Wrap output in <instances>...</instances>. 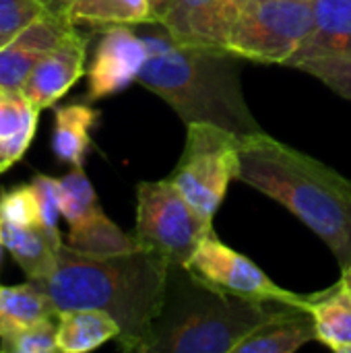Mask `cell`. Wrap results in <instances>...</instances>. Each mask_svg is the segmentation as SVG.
<instances>
[{
    "label": "cell",
    "mask_w": 351,
    "mask_h": 353,
    "mask_svg": "<svg viewBox=\"0 0 351 353\" xmlns=\"http://www.w3.org/2000/svg\"><path fill=\"white\" fill-rule=\"evenodd\" d=\"M170 263L137 250L118 256H89L62 244L58 265L39 285L58 312L103 310L120 325V347L143 352L168 296Z\"/></svg>",
    "instance_id": "obj_1"
},
{
    "label": "cell",
    "mask_w": 351,
    "mask_h": 353,
    "mask_svg": "<svg viewBox=\"0 0 351 353\" xmlns=\"http://www.w3.org/2000/svg\"><path fill=\"white\" fill-rule=\"evenodd\" d=\"M147 27L141 33L147 60L137 83L168 101L186 126L209 122L238 137L265 132L242 91V58L225 48L182 41L161 23Z\"/></svg>",
    "instance_id": "obj_2"
},
{
    "label": "cell",
    "mask_w": 351,
    "mask_h": 353,
    "mask_svg": "<svg viewBox=\"0 0 351 353\" xmlns=\"http://www.w3.org/2000/svg\"><path fill=\"white\" fill-rule=\"evenodd\" d=\"M236 180L290 209L335 254L351 265V180L323 161L269 137L240 139Z\"/></svg>",
    "instance_id": "obj_3"
},
{
    "label": "cell",
    "mask_w": 351,
    "mask_h": 353,
    "mask_svg": "<svg viewBox=\"0 0 351 353\" xmlns=\"http://www.w3.org/2000/svg\"><path fill=\"white\" fill-rule=\"evenodd\" d=\"M283 308L285 304L223 294L186 267L170 265L166 304L143 353H234L240 341Z\"/></svg>",
    "instance_id": "obj_4"
},
{
    "label": "cell",
    "mask_w": 351,
    "mask_h": 353,
    "mask_svg": "<svg viewBox=\"0 0 351 353\" xmlns=\"http://www.w3.org/2000/svg\"><path fill=\"white\" fill-rule=\"evenodd\" d=\"M240 139L242 137L209 122L186 126V143L170 180L209 223H213L232 180H236Z\"/></svg>",
    "instance_id": "obj_5"
},
{
    "label": "cell",
    "mask_w": 351,
    "mask_h": 353,
    "mask_svg": "<svg viewBox=\"0 0 351 353\" xmlns=\"http://www.w3.org/2000/svg\"><path fill=\"white\" fill-rule=\"evenodd\" d=\"M312 27V0H246L225 50L242 60L288 66Z\"/></svg>",
    "instance_id": "obj_6"
},
{
    "label": "cell",
    "mask_w": 351,
    "mask_h": 353,
    "mask_svg": "<svg viewBox=\"0 0 351 353\" xmlns=\"http://www.w3.org/2000/svg\"><path fill=\"white\" fill-rule=\"evenodd\" d=\"M211 232L213 223L192 209L170 178L137 184L134 238L141 248L184 267Z\"/></svg>",
    "instance_id": "obj_7"
},
{
    "label": "cell",
    "mask_w": 351,
    "mask_h": 353,
    "mask_svg": "<svg viewBox=\"0 0 351 353\" xmlns=\"http://www.w3.org/2000/svg\"><path fill=\"white\" fill-rule=\"evenodd\" d=\"M184 267L205 285L230 296L252 302H275L304 310L310 306V296H300L279 288L248 256L223 244L215 232L203 238Z\"/></svg>",
    "instance_id": "obj_8"
},
{
    "label": "cell",
    "mask_w": 351,
    "mask_h": 353,
    "mask_svg": "<svg viewBox=\"0 0 351 353\" xmlns=\"http://www.w3.org/2000/svg\"><path fill=\"white\" fill-rule=\"evenodd\" d=\"M147 60V46L128 25H116L101 31L91 66L87 68V97L99 101L124 91L139 79Z\"/></svg>",
    "instance_id": "obj_9"
},
{
    "label": "cell",
    "mask_w": 351,
    "mask_h": 353,
    "mask_svg": "<svg viewBox=\"0 0 351 353\" xmlns=\"http://www.w3.org/2000/svg\"><path fill=\"white\" fill-rule=\"evenodd\" d=\"M87 37L72 27L66 37L52 48L33 68L21 93L41 112L52 108L85 74Z\"/></svg>",
    "instance_id": "obj_10"
},
{
    "label": "cell",
    "mask_w": 351,
    "mask_h": 353,
    "mask_svg": "<svg viewBox=\"0 0 351 353\" xmlns=\"http://www.w3.org/2000/svg\"><path fill=\"white\" fill-rule=\"evenodd\" d=\"M246 0H174L159 23L178 39L225 48Z\"/></svg>",
    "instance_id": "obj_11"
},
{
    "label": "cell",
    "mask_w": 351,
    "mask_h": 353,
    "mask_svg": "<svg viewBox=\"0 0 351 353\" xmlns=\"http://www.w3.org/2000/svg\"><path fill=\"white\" fill-rule=\"evenodd\" d=\"M74 25L66 19L43 14L0 48V89L21 91L35 64L56 48Z\"/></svg>",
    "instance_id": "obj_12"
},
{
    "label": "cell",
    "mask_w": 351,
    "mask_h": 353,
    "mask_svg": "<svg viewBox=\"0 0 351 353\" xmlns=\"http://www.w3.org/2000/svg\"><path fill=\"white\" fill-rule=\"evenodd\" d=\"M314 27L288 66L351 52V0H312Z\"/></svg>",
    "instance_id": "obj_13"
},
{
    "label": "cell",
    "mask_w": 351,
    "mask_h": 353,
    "mask_svg": "<svg viewBox=\"0 0 351 353\" xmlns=\"http://www.w3.org/2000/svg\"><path fill=\"white\" fill-rule=\"evenodd\" d=\"M314 339L317 329L310 312L285 306L240 341L234 353H294Z\"/></svg>",
    "instance_id": "obj_14"
},
{
    "label": "cell",
    "mask_w": 351,
    "mask_h": 353,
    "mask_svg": "<svg viewBox=\"0 0 351 353\" xmlns=\"http://www.w3.org/2000/svg\"><path fill=\"white\" fill-rule=\"evenodd\" d=\"M4 248L10 252L14 263L23 269L29 281H41L58 265V252L64 240L50 236L41 225L19 228L6 221H0Z\"/></svg>",
    "instance_id": "obj_15"
},
{
    "label": "cell",
    "mask_w": 351,
    "mask_h": 353,
    "mask_svg": "<svg viewBox=\"0 0 351 353\" xmlns=\"http://www.w3.org/2000/svg\"><path fill=\"white\" fill-rule=\"evenodd\" d=\"M120 339V325L103 310H64L56 319L58 352L87 353Z\"/></svg>",
    "instance_id": "obj_16"
},
{
    "label": "cell",
    "mask_w": 351,
    "mask_h": 353,
    "mask_svg": "<svg viewBox=\"0 0 351 353\" xmlns=\"http://www.w3.org/2000/svg\"><path fill=\"white\" fill-rule=\"evenodd\" d=\"M99 110L87 103H68L54 110L52 151L58 161L79 168L91 147V130L99 120Z\"/></svg>",
    "instance_id": "obj_17"
},
{
    "label": "cell",
    "mask_w": 351,
    "mask_h": 353,
    "mask_svg": "<svg viewBox=\"0 0 351 353\" xmlns=\"http://www.w3.org/2000/svg\"><path fill=\"white\" fill-rule=\"evenodd\" d=\"M308 312L314 321L317 341L337 353H351V292L343 281L312 294Z\"/></svg>",
    "instance_id": "obj_18"
},
{
    "label": "cell",
    "mask_w": 351,
    "mask_h": 353,
    "mask_svg": "<svg viewBox=\"0 0 351 353\" xmlns=\"http://www.w3.org/2000/svg\"><path fill=\"white\" fill-rule=\"evenodd\" d=\"M56 316L58 310L54 302L33 281L23 285H0V341Z\"/></svg>",
    "instance_id": "obj_19"
},
{
    "label": "cell",
    "mask_w": 351,
    "mask_h": 353,
    "mask_svg": "<svg viewBox=\"0 0 351 353\" xmlns=\"http://www.w3.org/2000/svg\"><path fill=\"white\" fill-rule=\"evenodd\" d=\"M64 244L89 256H118L141 250V244L134 234L130 236L122 232L101 209L89 215L87 219L68 225Z\"/></svg>",
    "instance_id": "obj_20"
},
{
    "label": "cell",
    "mask_w": 351,
    "mask_h": 353,
    "mask_svg": "<svg viewBox=\"0 0 351 353\" xmlns=\"http://www.w3.org/2000/svg\"><path fill=\"white\" fill-rule=\"evenodd\" d=\"M68 19L74 27L101 31L116 25L141 27L157 23L149 0H74Z\"/></svg>",
    "instance_id": "obj_21"
},
{
    "label": "cell",
    "mask_w": 351,
    "mask_h": 353,
    "mask_svg": "<svg viewBox=\"0 0 351 353\" xmlns=\"http://www.w3.org/2000/svg\"><path fill=\"white\" fill-rule=\"evenodd\" d=\"M97 194L93 184L89 182L83 165L72 168L66 176L60 178V211L68 225H74L95 211H99Z\"/></svg>",
    "instance_id": "obj_22"
},
{
    "label": "cell",
    "mask_w": 351,
    "mask_h": 353,
    "mask_svg": "<svg viewBox=\"0 0 351 353\" xmlns=\"http://www.w3.org/2000/svg\"><path fill=\"white\" fill-rule=\"evenodd\" d=\"M39 110L21 91L0 93V143L35 134Z\"/></svg>",
    "instance_id": "obj_23"
},
{
    "label": "cell",
    "mask_w": 351,
    "mask_h": 353,
    "mask_svg": "<svg viewBox=\"0 0 351 353\" xmlns=\"http://www.w3.org/2000/svg\"><path fill=\"white\" fill-rule=\"evenodd\" d=\"M0 221L19 228L39 225V203L33 184H19L0 190Z\"/></svg>",
    "instance_id": "obj_24"
},
{
    "label": "cell",
    "mask_w": 351,
    "mask_h": 353,
    "mask_svg": "<svg viewBox=\"0 0 351 353\" xmlns=\"http://www.w3.org/2000/svg\"><path fill=\"white\" fill-rule=\"evenodd\" d=\"M296 68L317 77L335 93H339L341 97L351 101V52L306 60V62H300Z\"/></svg>",
    "instance_id": "obj_25"
},
{
    "label": "cell",
    "mask_w": 351,
    "mask_h": 353,
    "mask_svg": "<svg viewBox=\"0 0 351 353\" xmlns=\"http://www.w3.org/2000/svg\"><path fill=\"white\" fill-rule=\"evenodd\" d=\"M58 319V316H56ZM56 319L37 323L29 329H23L8 339L0 341V352L12 353H54L58 352L56 341Z\"/></svg>",
    "instance_id": "obj_26"
},
{
    "label": "cell",
    "mask_w": 351,
    "mask_h": 353,
    "mask_svg": "<svg viewBox=\"0 0 351 353\" xmlns=\"http://www.w3.org/2000/svg\"><path fill=\"white\" fill-rule=\"evenodd\" d=\"M43 14L35 0H0V48Z\"/></svg>",
    "instance_id": "obj_27"
},
{
    "label": "cell",
    "mask_w": 351,
    "mask_h": 353,
    "mask_svg": "<svg viewBox=\"0 0 351 353\" xmlns=\"http://www.w3.org/2000/svg\"><path fill=\"white\" fill-rule=\"evenodd\" d=\"M35 192H37V203H39V225L54 238L64 240L60 230H58V219L62 215L60 211V178L43 176L37 174L31 180Z\"/></svg>",
    "instance_id": "obj_28"
},
{
    "label": "cell",
    "mask_w": 351,
    "mask_h": 353,
    "mask_svg": "<svg viewBox=\"0 0 351 353\" xmlns=\"http://www.w3.org/2000/svg\"><path fill=\"white\" fill-rule=\"evenodd\" d=\"M35 2H37L48 14L70 21L68 17H70V10H72L74 0H35Z\"/></svg>",
    "instance_id": "obj_29"
},
{
    "label": "cell",
    "mask_w": 351,
    "mask_h": 353,
    "mask_svg": "<svg viewBox=\"0 0 351 353\" xmlns=\"http://www.w3.org/2000/svg\"><path fill=\"white\" fill-rule=\"evenodd\" d=\"M172 2H174V0H149V4H151V8H153V14H155V19H157V23H159V19L163 17V12L170 8Z\"/></svg>",
    "instance_id": "obj_30"
},
{
    "label": "cell",
    "mask_w": 351,
    "mask_h": 353,
    "mask_svg": "<svg viewBox=\"0 0 351 353\" xmlns=\"http://www.w3.org/2000/svg\"><path fill=\"white\" fill-rule=\"evenodd\" d=\"M341 281L348 285V290L351 292V265L348 267V269H345V271H343V277H341Z\"/></svg>",
    "instance_id": "obj_31"
},
{
    "label": "cell",
    "mask_w": 351,
    "mask_h": 353,
    "mask_svg": "<svg viewBox=\"0 0 351 353\" xmlns=\"http://www.w3.org/2000/svg\"><path fill=\"white\" fill-rule=\"evenodd\" d=\"M2 248H4V242H2V230H0V259H2Z\"/></svg>",
    "instance_id": "obj_32"
},
{
    "label": "cell",
    "mask_w": 351,
    "mask_h": 353,
    "mask_svg": "<svg viewBox=\"0 0 351 353\" xmlns=\"http://www.w3.org/2000/svg\"><path fill=\"white\" fill-rule=\"evenodd\" d=\"M2 91H4V89H0V93H2Z\"/></svg>",
    "instance_id": "obj_33"
}]
</instances>
